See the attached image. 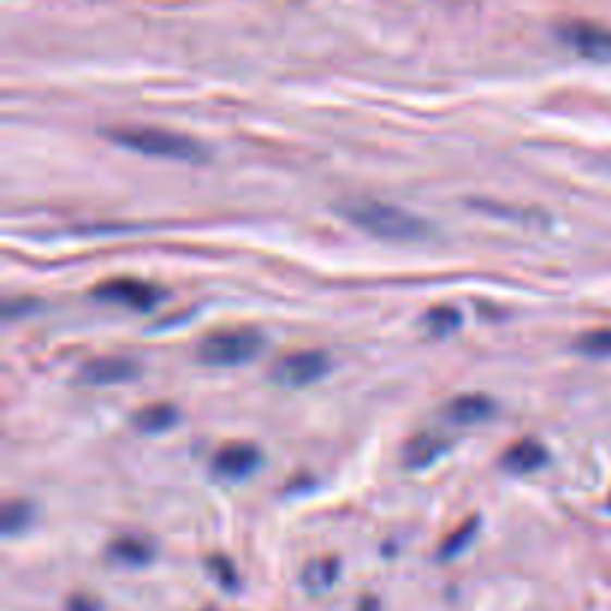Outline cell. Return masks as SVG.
<instances>
[{
    "label": "cell",
    "instance_id": "cell-7",
    "mask_svg": "<svg viewBox=\"0 0 611 611\" xmlns=\"http://www.w3.org/2000/svg\"><path fill=\"white\" fill-rule=\"evenodd\" d=\"M262 463V453L250 442H233L224 444L212 460V472L221 480H245L250 477Z\"/></svg>",
    "mask_w": 611,
    "mask_h": 611
},
{
    "label": "cell",
    "instance_id": "cell-12",
    "mask_svg": "<svg viewBox=\"0 0 611 611\" xmlns=\"http://www.w3.org/2000/svg\"><path fill=\"white\" fill-rule=\"evenodd\" d=\"M108 555H111V561H120V564L125 566H144L156 558V546L149 543L147 537H132V534H129V537L113 540Z\"/></svg>",
    "mask_w": 611,
    "mask_h": 611
},
{
    "label": "cell",
    "instance_id": "cell-6",
    "mask_svg": "<svg viewBox=\"0 0 611 611\" xmlns=\"http://www.w3.org/2000/svg\"><path fill=\"white\" fill-rule=\"evenodd\" d=\"M93 295L99 302H108V305H120L129 307V310H152L159 305L164 293L159 286H152L147 281H135V278H113V281H105L102 286H96Z\"/></svg>",
    "mask_w": 611,
    "mask_h": 611
},
{
    "label": "cell",
    "instance_id": "cell-19",
    "mask_svg": "<svg viewBox=\"0 0 611 611\" xmlns=\"http://www.w3.org/2000/svg\"><path fill=\"white\" fill-rule=\"evenodd\" d=\"M209 566H212V573H216L218 582H221L224 588H236V573H233L230 561H224V558H212Z\"/></svg>",
    "mask_w": 611,
    "mask_h": 611
},
{
    "label": "cell",
    "instance_id": "cell-2",
    "mask_svg": "<svg viewBox=\"0 0 611 611\" xmlns=\"http://www.w3.org/2000/svg\"><path fill=\"white\" fill-rule=\"evenodd\" d=\"M117 147L132 149L137 156L149 159H173V161H192L204 164L209 159V149L197 144L194 137L168 132V129H152V125H135V129H111L108 132Z\"/></svg>",
    "mask_w": 611,
    "mask_h": 611
},
{
    "label": "cell",
    "instance_id": "cell-5",
    "mask_svg": "<svg viewBox=\"0 0 611 611\" xmlns=\"http://www.w3.org/2000/svg\"><path fill=\"white\" fill-rule=\"evenodd\" d=\"M558 39L594 63H611V30L594 22H566L558 27Z\"/></svg>",
    "mask_w": 611,
    "mask_h": 611
},
{
    "label": "cell",
    "instance_id": "cell-15",
    "mask_svg": "<svg viewBox=\"0 0 611 611\" xmlns=\"http://www.w3.org/2000/svg\"><path fill=\"white\" fill-rule=\"evenodd\" d=\"M463 322V317H460V310L451 305H439L432 307L430 314L424 317V326H427V331H430L432 338H448V334H453L456 331V326Z\"/></svg>",
    "mask_w": 611,
    "mask_h": 611
},
{
    "label": "cell",
    "instance_id": "cell-3",
    "mask_svg": "<svg viewBox=\"0 0 611 611\" xmlns=\"http://www.w3.org/2000/svg\"><path fill=\"white\" fill-rule=\"evenodd\" d=\"M266 346L262 334L250 329H230V331H216L200 343L197 358L209 367H239V364L254 362Z\"/></svg>",
    "mask_w": 611,
    "mask_h": 611
},
{
    "label": "cell",
    "instance_id": "cell-18",
    "mask_svg": "<svg viewBox=\"0 0 611 611\" xmlns=\"http://www.w3.org/2000/svg\"><path fill=\"white\" fill-rule=\"evenodd\" d=\"M477 525H480V522H477V520L465 522V525H463V528H460V531L453 534V537H448V543L442 546V558L460 555V552H463L465 546H468V540H472V537H475Z\"/></svg>",
    "mask_w": 611,
    "mask_h": 611
},
{
    "label": "cell",
    "instance_id": "cell-1",
    "mask_svg": "<svg viewBox=\"0 0 611 611\" xmlns=\"http://www.w3.org/2000/svg\"><path fill=\"white\" fill-rule=\"evenodd\" d=\"M338 212L355 227H362L364 233L388 239V242H418L430 236L427 221L403 212L400 206L379 204V200H350V204H340Z\"/></svg>",
    "mask_w": 611,
    "mask_h": 611
},
{
    "label": "cell",
    "instance_id": "cell-17",
    "mask_svg": "<svg viewBox=\"0 0 611 611\" xmlns=\"http://www.w3.org/2000/svg\"><path fill=\"white\" fill-rule=\"evenodd\" d=\"M30 516H34V508L27 501H10L3 508V534H19L30 525Z\"/></svg>",
    "mask_w": 611,
    "mask_h": 611
},
{
    "label": "cell",
    "instance_id": "cell-9",
    "mask_svg": "<svg viewBox=\"0 0 611 611\" xmlns=\"http://www.w3.org/2000/svg\"><path fill=\"white\" fill-rule=\"evenodd\" d=\"M444 415L453 424H460V427H472V424H484V420L492 418L496 415V403L487 394H460L448 403Z\"/></svg>",
    "mask_w": 611,
    "mask_h": 611
},
{
    "label": "cell",
    "instance_id": "cell-14",
    "mask_svg": "<svg viewBox=\"0 0 611 611\" xmlns=\"http://www.w3.org/2000/svg\"><path fill=\"white\" fill-rule=\"evenodd\" d=\"M340 576V564L334 558H319V561H310L305 566V573H302V582H305L307 590H314V594H322V590H329Z\"/></svg>",
    "mask_w": 611,
    "mask_h": 611
},
{
    "label": "cell",
    "instance_id": "cell-16",
    "mask_svg": "<svg viewBox=\"0 0 611 611\" xmlns=\"http://www.w3.org/2000/svg\"><path fill=\"white\" fill-rule=\"evenodd\" d=\"M578 352L590 358H611V329H594L576 340Z\"/></svg>",
    "mask_w": 611,
    "mask_h": 611
},
{
    "label": "cell",
    "instance_id": "cell-8",
    "mask_svg": "<svg viewBox=\"0 0 611 611\" xmlns=\"http://www.w3.org/2000/svg\"><path fill=\"white\" fill-rule=\"evenodd\" d=\"M137 376V362L113 355V358H96L81 367V382L84 386H117V382H132Z\"/></svg>",
    "mask_w": 611,
    "mask_h": 611
},
{
    "label": "cell",
    "instance_id": "cell-4",
    "mask_svg": "<svg viewBox=\"0 0 611 611\" xmlns=\"http://www.w3.org/2000/svg\"><path fill=\"white\" fill-rule=\"evenodd\" d=\"M329 355L319 350H298L274 362L272 382L281 388H307L329 374Z\"/></svg>",
    "mask_w": 611,
    "mask_h": 611
},
{
    "label": "cell",
    "instance_id": "cell-10",
    "mask_svg": "<svg viewBox=\"0 0 611 611\" xmlns=\"http://www.w3.org/2000/svg\"><path fill=\"white\" fill-rule=\"evenodd\" d=\"M549 453L537 439H525V442L510 444L508 453L501 456V465L513 472V475H528V472H537L540 465H546Z\"/></svg>",
    "mask_w": 611,
    "mask_h": 611
},
{
    "label": "cell",
    "instance_id": "cell-20",
    "mask_svg": "<svg viewBox=\"0 0 611 611\" xmlns=\"http://www.w3.org/2000/svg\"><path fill=\"white\" fill-rule=\"evenodd\" d=\"M69 611H96V606H93V602H87V600H75Z\"/></svg>",
    "mask_w": 611,
    "mask_h": 611
},
{
    "label": "cell",
    "instance_id": "cell-11",
    "mask_svg": "<svg viewBox=\"0 0 611 611\" xmlns=\"http://www.w3.org/2000/svg\"><path fill=\"white\" fill-rule=\"evenodd\" d=\"M451 442L439 436V432H420L415 436L412 442L406 444V453H403V460H406L408 468H427L432 465L436 460H442L444 453H448Z\"/></svg>",
    "mask_w": 611,
    "mask_h": 611
},
{
    "label": "cell",
    "instance_id": "cell-13",
    "mask_svg": "<svg viewBox=\"0 0 611 611\" xmlns=\"http://www.w3.org/2000/svg\"><path fill=\"white\" fill-rule=\"evenodd\" d=\"M176 418H180L176 406H170V403H152V406L140 408V412L135 415V430L164 432L176 424Z\"/></svg>",
    "mask_w": 611,
    "mask_h": 611
}]
</instances>
